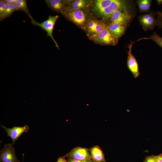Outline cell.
Masks as SVG:
<instances>
[{
	"mask_svg": "<svg viewBox=\"0 0 162 162\" xmlns=\"http://www.w3.org/2000/svg\"><path fill=\"white\" fill-rule=\"evenodd\" d=\"M156 2L158 5H160L162 4V0H157Z\"/></svg>",
	"mask_w": 162,
	"mask_h": 162,
	"instance_id": "83f0119b",
	"label": "cell"
},
{
	"mask_svg": "<svg viewBox=\"0 0 162 162\" xmlns=\"http://www.w3.org/2000/svg\"><path fill=\"white\" fill-rule=\"evenodd\" d=\"M48 7L53 11L63 14L66 11L67 5L65 0H46Z\"/></svg>",
	"mask_w": 162,
	"mask_h": 162,
	"instance_id": "8fae6325",
	"label": "cell"
},
{
	"mask_svg": "<svg viewBox=\"0 0 162 162\" xmlns=\"http://www.w3.org/2000/svg\"><path fill=\"white\" fill-rule=\"evenodd\" d=\"M67 158V161L68 162H94L92 159L85 160H80L73 159L68 157Z\"/></svg>",
	"mask_w": 162,
	"mask_h": 162,
	"instance_id": "7402d4cb",
	"label": "cell"
},
{
	"mask_svg": "<svg viewBox=\"0 0 162 162\" xmlns=\"http://www.w3.org/2000/svg\"><path fill=\"white\" fill-rule=\"evenodd\" d=\"M7 4H15L17 0H4Z\"/></svg>",
	"mask_w": 162,
	"mask_h": 162,
	"instance_id": "484cf974",
	"label": "cell"
},
{
	"mask_svg": "<svg viewBox=\"0 0 162 162\" xmlns=\"http://www.w3.org/2000/svg\"><path fill=\"white\" fill-rule=\"evenodd\" d=\"M144 162H156L154 156H149L147 157Z\"/></svg>",
	"mask_w": 162,
	"mask_h": 162,
	"instance_id": "603a6c76",
	"label": "cell"
},
{
	"mask_svg": "<svg viewBox=\"0 0 162 162\" xmlns=\"http://www.w3.org/2000/svg\"><path fill=\"white\" fill-rule=\"evenodd\" d=\"M73 159L80 160L92 159L89 149L85 147H76L71 149L65 155Z\"/></svg>",
	"mask_w": 162,
	"mask_h": 162,
	"instance_id": "52a82bcc",
	"label": "cell"
},
{
	"mask_svg": "<svg viewBox=\"0 0 162 162\" xmlns=\"http://www.w3.org/2000/svg\"><path fill=\"white\" fill-rule=\"evenodd\" d=\"M156 21L157 26L159 28H162V10L160 12L158 11Z\"/></svg>",
	"mask_w": 162,
	"mask_h": 162,
	"instance_id": "ffe728a7",
	"label": "cell"
},
{
	"mask_svg": "<svg viewBox=\"0 0 162 162\" xmlns=\"http://www.w3.org/2000/svg\"><path fill=\"white\" fill-rule=\"evenodd\" d=\"M1 125L5 130L8 136L11 139L12 144H14L22 133L27 132L29 129L28 126L26 124L23 126H14L10 128H8L2 125Z\"/></svg>",
	"mask_w": 162,
	"mask_h": 162,
	"instance_id": "30bf717a",
	"label": "cell"
},
{
	"mask_svg": "<svg viewBox=\"0 0 162 162\" xmlns=\"http://www.w3.org/2000/svg\"><path fill=\"white\" fill-rule=\"evenodd\" d=\"M134 43L131 41L130 43L128 44L127 64L128 69L132 74L134 78L136 79L140 76V73L137 62L131 52L132 47Z\"/></svg>",
	"mask_w": 162,
	"mask_h": 162,
	"instance_id": "8992f818",
	"label": "cell"
},
{
	"mask_svg": "<svg viewBox=\"0 0 162 162\" xmlns=\"http://www.w3.org/2000/svg\"><path fill=\"white\" fill-rule=\"evenodd\" d=\"M89 149L92 158L94 162H106L103 152L99 146H94Z\"/></svg>",
	"mask_w": 162,
	"mask_h": 162,
	"instance_id": "4fadbf2b",
	"label": "cell"
},
{
	"mask_svg": "<svg viewBox=\"0 0 162 162\" xmlns=\"http://www.w3.org/2000/svg\"><path fill=\"white\" fill-rule=\"evenodd\" d=\"M17 10L22 11L26 14L31 19V16L28 9L27 1L26 0H17L15 4Z\"/></svg>",
	"mask_w": 162,
	"mask_h": 162,
	"instance_id": "e0dca14e",
	"label": "cell"
},
{
	"mask_svg": "<svg viewBox=\"0 0 162 162\" xmlns=\"http://www.w3.org/2000/svg\"><path fill=\"white\" fill-rule=\"evenodd\" d=\"M157 14L158 12L152 11L149 13L138 17L139 23L145 31L153 30L157 26V22L155 16Z\"/></svg>",
	"mask_w": 162,
	"mask_h": 162,
	"instance_id": "5b68a950",
	"label": "cell"
},
{
	"mask_svg": "<svg viewBox=\"0 0 162 162\" xmlns=\"http://www.w3.org/2000/svg\"><path fill=\"white\" fill-rule=\"evenodd\" d=\"M129 1L125 0H113V2L105 9L96 13L104 19H107L117 10H129Z\"/></svg>",
	"mask_w": 162,
	"mask_h": 162,
	"instance_id": "7a4b0ae2",
	"label": "cell"
},
{
	"mask_svg": "<svg viewBox=\"0 0 162 162\" xmlns=\"http://www.w3.org/2000/svg\"><path fill=\"white\" fill-rule=\"evenodd\" d=\"M89 37L95 43L105 45L115 46L118 43L119 39L106 27L99 33Z\"/></svg>",
	"mask_w": 162,
	"mask_h": 162,
	"instance_id": "3957f363",
	"label": "cell"
},
{
	"mask_svg": "<svg viewBox=\"0 0 162 162\" xmlns=\"http://www.w3.org/2000/svg\"><path fill=\"white\" fill-rule=\"evenodd\" d=\"M143 40H152L160 47L162 48V37L158 35L155 32H154L150 37L140 38L136 40V42Z\"/></svg>",
	"mask_w": 162,
	"mask_h": 162,
	"instance_id": "d6986e66",
	"label": "cell"
},
{
	"mask_svg": "<svg viewBox=\"0 0 162 162\" xmlns=\"http://www.w3.org/2000/svg\"><path fill=\"white\" fill-rule=\"evenodd\" d=\"M129 11L119 10L115 11L109 18L110 23L128 25L132 19V16Z\"/></svg>",
	"mask_w": 162,
	"mask_h": 162,
	"instance_id": "9c48e42d",
	"label": "cell"
},
{
	"mask_svg": "<svg viewBox=\"0 0 162 162\" xmlns=\"http://www.w3.org/2000/svg\"><path fill=\"white\" fill-rule=\"evenodd\" d=\"M91 3V1L89 0H74L71 4L67 5L66 11L84 9L89 6Z\"/></svg>",
	"mask_w": 162,
	"mask_h": 162,
	"instance_id": "5bb4252c",
	"label": "cell"
},
{
	"mask_svg": "<svg viewBox=\"0 0 162 162\" xmlns=\"http://www.w3.org/2000/svg\"><path fill=\"white\" fill-rule=\"evenodd\" d=\"M127 24L110 23L106 27L117 38L119 39L125 33Z\"/></svg>",
	"mask_w": 162,
	"mask_h": 162,
	"instance_id": "7c38bea8",
	"label": "cell"
},
{
	"mask_svg": "<svg viewBox=\"0 0 162 162\" xmlns=\"http://www.w3.org/2000/svg\"><path fill=\"white\" fill-rule=\"evenodd\" d=\"M17 10L15 4H7V7L2 14L0 15V20L2 21L11 16L15 11Z\"/></svg>",
	"mask_w": 162,
	"mask_h": 162,
	"instance_id": "ac0fdd59",
	"label": "cell"
},
{
	"mask_svg": "<svg viewBox=\"0 0 162 162\" xmlns=\"http://www.w3.org/2000/svg\"><path fill=\"white\" fill-rule=\"evenodd\" d=\"M59 17L58 15L53 16L50 15L47 20L41 23L38 22L33 18L31 19V23L32 24L39 26L46 32V36L51 38L55 43L56 47L58 49H59V46L53 37V32L55 25Z\"/></svg>",
	"mask_w": 162,
	"mask_h": 162,
	"instance_id": "277c9868",
	"label": "cell"
},
{
	"mask_svg": "<svg viewBox=\"0 0 162 162\" xmlns=\"http://www.w3.org/2000/svg\"><path fill=\"white\" fill-rule=\"evenodd\" d=\"M152 0H137L136 1L139 11L141 13H148L150 10Z\"/></svg>",
	"mask_w": 162,
	"mask_h": 162,
	"instance_id": "2e32d148",
	"label": "cell"
},
{
	"mask_svg": "<svg viewBox=\"0 0 162 162\" xmlns=\"http://www.w3.org/2000/svg\"><path fill=\"white\" fill-rule=\"evenodd\" d=\"M62 14L68 20L84 28L90 19L88 12L83 9L67 11Z\"/></svg>",
	"mask_w": 162,
	"mask_h": 162,
	"instance_id": "6da1fadb",
	"label": "cell"
},
{
	"mask_svg": "<svg viewBox=\"0 0 162 162\" xmlns=\"http://www.w3.org/2000/svg\"><path fill=\"white\" fill-rule=\"evenodd\" d=\"M65 2L67 5H69L72 3L74 0H65Z\"/></svg>",
	"mask_w": 162,
	"mask_h": 162,
	"instance_id": "4316f807",
	"label": "cell"
},
{
	"mask_svg": "<svg viewBox=\"0 0 162 162\" xmlns=\"http://www.w3.org/2000/svg\"><path fill=\"white\" fill-rule=\"evenodd\" d=\"M7 4L4 0L0 1V15H1L5 10Z\"/></svg>",
	"mask_w": 162,
	"mask_h": 162,
	"instance_id": "44dd1931",
	"label": "cell"
},
{
	"mask_svg": "<svg viewBox=\"0 0 162 162\" xmlns=\"http://www.w3.org/2000/svg\"><path fill=\"white\" fill-rule=\"evenodd\" d=\"M66 157L65 155L59 157L56 162H68L67 160L66 159Z\"/></svg>",
	"mask_w": 162,
	"mask_h": 162,
	"instance_id": "cb8c5ba5",
	"label": "cell"
},
{
	"mask_svg": "<svg viewBox=\"0 0 162 162\" xmlns=\"http://www.w3.org/2000/svg\"><path fill=\"white\" fill-rule=\"evenodd\" d=\"M113 0H97L94 3L93 10L96 13L101 10L109 6Z\"/></svg>",
	"mask_w": 162,
	"mask_h": 162,
	"instance_id": "9a60e30c",
	"label": "cell"
},
{
	"mask_svg": "<svg viewBox=\"0 0 162 162\" xmlns=\"http://www.w3.org/2000/svg\"><path fill=\"white\" fill-rule=\"evenodd\" d=\"M0 162H21L15 154V150L12 144H5L0 151Z\"/></svg>",
	"mask_w": 162,
	"mask_h": 162,
	"instance_id": "ba28073f",
	"label": "cell"
},
{
	"mask_svg": "<svg viewBox=\"0 0 162 162\" xmlns=\"http://www.w3.org/2000/svg\"><path fill=\"white\" fill-rule=\"evenodd\" d=\"M154 156L156 162H162V154Z\"/></svg>",
	"mask_w": 162,
	"mask_h": 162,
	"instance_id": "d4e9b609",
	"label": "cell"
}]
</instances>
